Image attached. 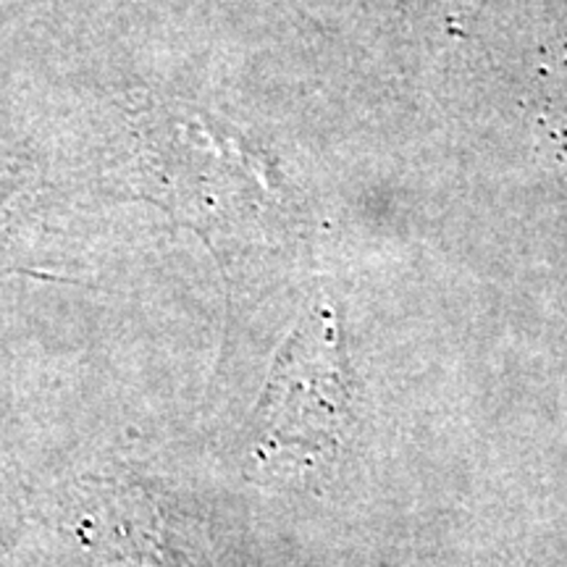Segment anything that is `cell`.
I'll list each match as a JSON object with an SVG mask.
<instances>
[{"instance_id": "2", "label": "cell", "mask_w": 567, "mask_h": 567, "mask_svg": "<svg viewBox=\"0 0 567 567\" xmlns=\"http://www.w3.org/2000/svg\"><path fill=\"white\" fill-rule=\"evenodd\" d=\"M71 507L92 567H197L179 520L142 484L97 481Z\"/></svg>"}, {"instance_id": "1", "label": "cell", "mask_w": 567, "mask_h": 567, "mask_svg": "<svg viewBox=\"0 0 567 567\" xmlns=\"http://www.w3.org/2000/svg\"><path fill=\"white\" fill-rule=\"evenodd\" d=\"M354 425V381L334 310L302 318L276 354L252 413L250 455L266 473L337 463Z\"/></svg>"}]
</instances>
